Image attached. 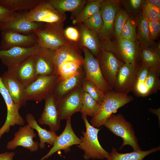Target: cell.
<instances>
[{"mask_svg": "<svg viewBox=\"0 0 160 160\" xmlns=\"http://www.w3.org/2000/svg\"><path fill=\"white\" fill-rule=\"evenodd\" d=\"M133 99L132 96L117 93L112 90L106 92L98 111L90 120V124L97 128L104 125L111 114Z\"/></svg>", "mask_w": 160, "mask_h": 160, "instance_id": "obj_1", "label": "cell"}, {"mask_svg": "<svg viewBox=\"0 0 160 160\" xmlns=\"http://www.w3.org/2000/svg\"><path fill=\"white\" fill-rule=\"evenodd\" d=\"M86 127L85 132L82 131L83 136L80 139L81 142L77 145L80 149L83 150V158L85 160L107 159L110 154L101 145L98 140V134L100 129L94 127L89 122L87 116H82Z\"/></svg>", "mask_w": 160, "mask_h": 160, "instance_id": "obj_2", "label": "cell"}, {"mask_svg": "<svg viewBox=\"0 0 160 160\" xmlns=\"http://www.w3.org/2000/svg\"><path fill=\"white\" fill-rule=\"evenodd\" d=\"M104 125L113 134L122 139L123 142L119 150L127 145L131 146L133 151L141 150L132 124L126 120L122 114H112Z\"/></svg>", "mask_w": 160, "mask_h": 160, "instance_id": "obj_3", "label": "cell"}, {"mask_svg": "<svg viewBox=\"0 0 160 160\" xmlns=\"http://www.w3.org/2000/svg\"><path fill=\"white\" fill-rule=\"evenodd\" d=\"M64 26L63 23H45L42 28L35 30L39 47L56 51L67 43L69 41L64 36Z\"/></svg>", "mask_w": 160, "mask_h": 160, "instance_id": "obj_4", "label": "cell"}, {"mask_svg": "<svg viewBox=\"0 0 160 160\" xmlns=\"http://www.w3.org/2000/svg\"><path fill=\"white\" fill-rule=\"evenodd\" d=\"M119 1L113 0H102L100 9L103 20V26L97 35L101 47L111 42L113 34V23L115 15L120 9Z\"/></svg>", "mask_w": 160, "mask_h": 160, "instance_id": "obj_5", "label": "cell"}, {"mask_svg": "<svg viewBox=\"0 0 160 160\" xmlns=\"http://www.w3.org/2000/svg\"><path fill=\"white\" fill-rule=\"evenodd\" d=\"M59 80L57 74L39 76L33 82L25 88L27 101L40 102L53 93L55 86Z\"/></svg>", "mask_w": 160, "mask_h": 160, "instance_id": "obj_6", "label": "cell"}, {"mask_svg": "<svg viewBox=\"0 0 160 160\" xmlns=\"http://www.w3.org/2000/svg\"><path fill=\"white\" fill-rule=\"evenodd\" d=\"M27 19L31 22L61 23L66 20L65 14L60 13L47 0L42 1L36 7L26 12Z\"/></svg>", "mask_w": 160, "mask_h": 160, "instance_id": "obj_7", "label": "cell"}, {"mask_svg": "<svg viewBox=\"0 0 160 160\" xmlns=\"http://www.w3.org/2000/svg\"><path fill=\"white\" fill-rule=\"evenodd\" d=\"M55 74L59 67L63 65L75 64L84 65L82 51L77 43L69 41L55 51L54 58Z\"/></svg>", "mask_w": 160, "mask_h": 160, "instance_id": "obj_8", "label": "cell"}, {"mask_svg": "<svg viewBox=\"0 0 160 160\" xmlns=\"http://www.w3.org/2000/svg\"><path fill=\"white\" fill-rule=\"evenodd\" d=\"M102 75L112 90L118 71L124 63L113 53L102 50L97 58Z\"/></svg>", "mask_w": 160, "mask_h": 160, "instance_id": "obj_9", "label": "cell"}, {"mask_svg": "<svg viewBox=\"0 0 160 160\" xmlns=\"http://www.w3.org/2000/svg\"><path fill=\"white\" fill-rule=\"evenodd\" d=\"M0 93L5 103L7 108V116L6 121L0 128V140L5 133L9 132L10 127L15 125H24L25 121L20 115L19 110L21 107L15 104L3 84L0 76Z\"/></svg>", "mask_w": 160, "mask_h": 160, "instance_id": "obj_10", "label": "cell"}, {"mask_svg": "<svg viewBox=\"0 0 160 160\" xmlns=\"http://www.w3.org/2000/svg\"><path fill=\"white\" fill-rule=\"evenodd\" d=\"M81 50L84 55V79L93 82L105 93L111 90L102 75L97 59L87 48L83 47Z\"/></svg>", "mask_w": 160, "mask_h": 160, "instance_id": "obj_11", "label": "cell"}, {"mask_svg": "<svg viewBox=\"0 0 160 160\" xmlns=\"http://www.w3.org/2000/svg\"><path fill=\"white\" fill-rule=\"evenodd\" d=\"M82 86L56 100L60 120H66L74 113L80 112L83 94Z\"/></svg>", "mask_w": 160, "mask_h": 160, "instance_id": "obj_12", "label": "cell"}, {"mask_svg": "<svg viewBox=\"0 0 160 160\" xmlns=\"http://www.w3.org/2000/svg\"><path fill=\"white\" fill-rule=\"evenodd\" d=\"M26 11H19L11 18L3 22L0 30L9 29L25 35L34 32L36 29L43 28V23L33 22L28 20L26 17Z\"/></svg>", "mask_w": 160, "mask_h": 160, "instance_id": "obj_13", "label": "cell"}, {"mask_svg": "<svg viewBox=\"0 0 160 160\" xmlns=\"http://www.w3.org/2000/svg\"><path fill=\"white\" fill-rule=\"evenodd\" d=\"M39 47L37 43L29 47L15 46L6 50H0V60L8 68H10L36 55Z\"/></svg>", "mask_w": 160, "mask_h": 160, "instance_id": "obj_14", "label": "cell"}, {"mask_svg": "<svg viewBox=\"0 0 160 160\" xmlns=\"http://www.w3.org/2000/svg\"><path fill=\"white\" fill-rule=\"evenodd\" d=\"M1 31L0 50H6L15 46L29 47L37 43L38 37L34 32L25 35L9 29Z\"/></svg>", "mask_w": 160, "mask_h": 160, "instance_id": "obj_15", "label": "cell"}, {"mask_svg": "<svg viewBox=\"0 0 160 160\" xmlns=\"http://www.w3.org/2000/svg\"><path fill=\"white\" fill-rule=\"evenodd\" d=\"M65 127L62 132L58 136L52 147L49 151L39 160H44L49 157L55 153L63 150L65 153L71 151L70 147L80 143L81 140L76 135L71 126V118L66 120Z\"/></svg>", "mask_w": 160, "mask_h": 160, "instance_id": "obj_16", "label": "cell"}, {"mask_svg": "<svg viewBox=\"0 0 160 160\" xmlns=\"http://www.w3.org/2000/svg\"><path fill=\"white\" fill-rule=\"evenodd\" d=\"M139 65L125 63L122 65L115 79L114 91L125 95L132 91Z\"/></svg>", "mask_w": 160, "mask_h": 160, "instance_id": "obj_17", "label": "cell"}, {"mask_svg": "<svg viewBox=\"0 0 160 160\" xmlns=\"http://www.w3.org/2000/svg\"><path fill=\"white\" fill-rule=\"evenodd\" d=\"M36 136L34 129L27 124L21 126L14 134L13 139L7 144V149L12 150L18 146H22L28 149L31 152L37 151L39 148V143L33 141Z\"/></svg>", "mask_w": 160, "mask_h": 160, "instance_id": "obj_18", "label": "cell"}, {"mask_svg": "<svg viewBox=\"0 0 160 160\" xmlns=\"http://www.w3.org/2000/svg\"><path fill=\"white\" fill-rule=\"evenodd\" d=\"M116 40V46L112 47L110 52L125 63L138 64L140 49L135 41L120 39Z\"/></svg>", "mask_w": 160, "mask_h": 160, "instance_id": "obj_19", "label": "cell"}, {"mask_svg": "<svg viewBox=\"0 0 160 160\" xmlns=\"http://www.w3.org/2000/svg\"><path fill=\"white\" fill-rule=\"evenodd\" d=\"M35 55H32L7 71L15 77L25 88L38 77L35 66Z\"/></svg>", "mask_w": 160, "mask_h": 160, "instance_id": "obj_20", "label": "cell"}, {"mask_svg": "<svg viewBox=\"0 0 160 160\" xmlns=\"http://www.w3.org/2000/svg\"><path fill=\"white\" fill-rule=\"evenodd\" d=\"M45 103L43 111L38 121L40 125L49 126L50 130L55 132L60 127V120L56 101L53 93L44 99Z\"/></svg>", "mask_w": 160, "mask_h": 160, "instance_id": "obj_21", "label": "cell"}, {"mask_svg": "<svg viewBox=\"0 0 160 160\" xmlns=\"http://www.w3.org/2000/svg\"><path fill=\"white\" fill-rule=\"evenodd\" d=\"M85 78L83 66L71 77L64 80H59L53 93L56 100L60 99L82 86Z\"/></svg>", "mask_w": 160, "mask_h": 160, "instance_id": "obj_22", "label": "cell"}, {"mask_svg": "<svg viewBox=\"0 0 160 160\" xmlns=\"http://www.w3.org/2000/svg\"><path fill=\"white\" fill-rule=\"evenodd\" d=\"M2 82L14 102L20 107L25 106L27 100L25 87L14 76L7 71L1 76Z\"/></svg>", "mask_w": 160, "mask_h": 160, "instance_id": "obj_23", "label": "cell"}, {"mask_svg": "<svg viewBox=\"0 0 160 160\" xmlns=\"http://www.w3.org/2000/svg\"><path fill=\"white\" fill-rule=\"evenodd\" d=\"M55 51L39 47L35 55V66L37 75L55 74L54 58Z\"/></svg>", "mask_w": 160, "mask_h": 160, "instance_id": "obj_24", "label": "cell"}, {"mask_svg": "<svg viewBox=\"0 0 160 160\" xmlns=\"http://www.w3.org/2000/svg\"><path fill=\"white\" fill-rule=\"evenodd\" d=\"M79 33L77 43L81 49L85 47L89 50L92 55L97 58L101 52V45L97 34L86 28L82 23L76 25Z\"/></svg>", "mask_w": 160, "mask_h": 160, "instance_id": "obj_25", "label": "cell"}, {"mask_svg": "<svg viewBox=\"0 0 160 160\" xmlns=\"http://www.w3.org/2000/svg\"><path fill=\"white\" fill-rule=\"evenodd\" d=\"M60 14L71 13V18L73 19L82 10L88 0H47Z\"/></svg>", "mask_w": 160, "mask_h": 160, "instance_id": "obj_26", "label": "cell"}, {"mask_svg": "<svg viewBox=\"0 0 160 160\" xmlns=\"http://www.w3.org/2000/svg\"><path fill=\"white\" fill-rule=\"evenodd\" d=\"M26 120L31 128L37 132L40 141L39 147L41 149L44 148L45 143L53 145L58 136L55 132L47 130L41 127L31 113H29L26 115Z\"/></svg>", "mask_w": 160, "mask_h": 160, "instance_id": "obj_27", "label": "cell"}, {"mask_svg": "<svg viewBox=\"0 0 160 160\" xmlns=\"http://www.w3.org/2000/svg\"><path fill=\"white\" fill-rule=\"evenodd\" d=\"M140 65L154 69L160 73V52L159 48L153 47L141 48L140 49Z\"/></svg>", "mask_w": 160, "mask_h": 160, "instance_id": "obj_28", "label": "cell"}, {"mask_svg": "<svg viewBox=\"0 0 160 160\" xmlns=\"http://www.w3.org/2000/svg\"><path fill=\"white\" fill-rule=\"evenodd\" d=\"M160 150V146L146 151L141 150L133 151L127 153H118L114 147L112 148L107 160H143L146 156L150 153L157 152Z\"/></svg>", "mask_w": 160, "mask_h": 160, "instance_id": "obj_29", "label": "cell"}, {"mask_svg": "<svg viewBox=\"0 0 160 160\" xmlns=\"http://www.w3.org/2000/svg\"><path fill=\"white\" fill-rule=\"evenodd\" d=\"M102 0H88L82 10L72 20L76 25L83 23L95 14L100 11Z\"/></svg>", "mask_w": 160, "mask_h": 160, "instance_id": "obj_30", "label": "cell"}, {"mask_svg": "<svg viewBox=\"0 0 160 160\" xmlns=\"http://www.w3.org/2000/svg\"><path fill=\"white\" fill-rule=\"evenodd\" d=\"M149 69L148 68L140 65L138 66L132 90L138 97H145L149 95L145 82Z\"/></svg>", "mask_w": 160, "mask_h": 160, "instance_id": "obj_31", "label": "cell"}, {"mask_svg": "<svg viewBox=\"0 0 160 160\" xmlns=\"http://www.w3.org/2000/svg\"><path fill=\"white\" fill-rule=\"evenodd\" d=\"M42 0H0V4L9 10L17 11L30 10L37 6Z\"/></svg>", "mask_w": 160, "mask_h": 160, "instance_id": "obj_32", "label": "cell"}, {"mask_svg": "<svg viewBox=\"0 0 160 160\" xmlns=\"http://www.w3.org/2000/svg\"><path fill=\"white\" fill-rule=\"evenodd\" d=\"M138 34L137 38L139 41L141 48L152 47L154 41L150 37L148 30L147 20L144 19L142 14L138 17Z\"/></svg>", "mask_w": 160, "mask_h": 160, "instance_id": "obj_33", "label": "cell"}, {"mask_svg": "<svg viewBox=\"0 0 160 160\" xmlns=\"http://www.w3.org/2000/svg\"><path fill=\"white\" fill-rule=\"evenodd\" d=\"M82 106L80 112L82 116L93 117L98 111L100 104L87 93L84 92L82 100Z\"/></svg>", "mask_w": 160, "mask_h": 160, "instance_id": "obj_34", "label": "cell"}, {"mask_svg": "<svg viewBox=\"0 0 160 160\" xmlns=\"http://www.w3.org/2000/svg\"><path fill=\"white\" fill-rule=\"evenodd\" d=\"M129 17L128 13L124 9H120L116 13L113 23V34L116 39H121L123 28Z\"/></svg>", "mask_w": 160, "mask_h": 160, "instance_id": "obj_35", "label": "cell"}, {"mask_svg": "<svg viewBox=\"0 0 160 160\" xmlns=\"http://www.w3.org/2000/svg\"><path fill=\"white\" fill-rule=\"evenodd\" d=\"M82 87L84 92L88 94L100 104L101 103L105 97V93L93 82L84 79Z\"/></svg>", "mask_w": 160, "mask_h": 160, "instance_id": "obj_36", "label": "cell"}, {"mask_svg": "<svg viewBox=\"0 0 160 160\" xmlns=\"http://www.w3.org/2000/svg\"><path fill=\"white\" fill-rule=\"evenodd\" d=\"M159 75L153 68H149L145 82L148 95L156 92L160 89Z\"/></svg>", "mask_w": 160, "mask_h": 160, "instance_id": "obj_37", "label": "cell"}, {"mask_svg": "<svg viewBox=\"0 0 160 160\" xmlns=\"http://www.w3.org/2000/svg\"><path fill=\"white\" fill-rule=\"evenodd\" d=\"M142 15L147 20L160 21V8L152 5L146 0L142 7Z\"/></svg>", "mask_w": 160, "mask_h": 160, "instance_id": "obj_38", "label": "cell"}, {"mask_svg": "<svg viewBox=\"0 0 160 160\" xmlns=\"http://www.w3.org/2000/svg\"><path fill=\"white\" fill-rule=\"evenodd\" d=\"M82 23L88 29L97 35L103 26L100 11L92 15Z\"/></svg>", "mask_w": 160, "mask_h": 160, "instance_id": "obj_39", "label": "cell"}, {"mask_svg": "<svg viewBox=\"0 0 160 160\" xmlns=\"http://www.w3.org/2000/svg\"><path fill=\"white\" fill-rule=\"evenodd\" d=\"M136 27V23L129 17L123 28L120 39L135 41L137 38Z\"/></svg>", "mask_w": 160, "mask_h": 160, "instance_id": "obj_40", "label": "cell"}, {"mask_svg": "<svg viewBox=\"0 0 160 160\" xmlns=\"http://www.w3.org/2000/svg\"><path fill=\"white\" fill-rule=\"evenodd\" d=\"M145 1L144 0H129L123 1V2L128 13H135L140 10Z\"/></svg>", "mask_w": 160, "mask_h": 160, "instance_id": "obj_41", "label": "cell"}, {"mask_svg": "<svg viewBox=\"0 0 160 160\" xmlns=\"http://www.w3.org/2000/svg\"><path fill=\"white\" fill-rule=\"evenodd\" d=\"M147 24L151 39L154 41L159 37L160 33V22L147 20Z\"/></svg>", "mask_w": 160, "mask_h": 160, "instance_id": "obj_42", "label": "cell"}, {"mask_svg": "<svg viewBox=\"0 0 160 160\" xmlns=\"http://www.w3.org/2000/svg\"><path fill=\"white\" fill-rule=\"evenodd\" d=\"M64 35L68 40L77 43L79 38V33L76 27H67L64 30Z\"/></svg>", "mask_w": 160, "mask_h": 160, "instance_id": "obj_43", "label": "cell"}, {"mask_svg": "<svg viewBox=\"0 0 160 160\" xmlns=\"http://www.w3.org/2000/svg\"><path fill=\"white\" fill-rule=\"evenodd\" d=\"M17 12L11 11L0 4V26L3 22L12 17Z\"/></svg>", "mask_w": 160, "mask_h": 160, "instance_id": "obj_44", "label": "cell"}, {"mask_svg": "<svg viewBox=\"0 0 160 160\" xmlns=\"http://www.w3.org/2000/svg\"><path fill=\"white\" fill-rule=\"evenodd\" d=\"M15 154L14 152L8 151L0 153V160H13Z\"/></svg>", "mask_w": 160, "mask_h": 160, "instance_id": "obj_45", "label": "cell"}, {"mask_svg": "<svg viewBox=\"0 0 160 160\" xmlns=\"http://www.w3.org/2000/svg\"><path fill=\"white\" fill-rule=\"evenodd\" d=\"M148 111L151 112V113L156 115L159 118V120H160V108L157 109H154L152 108H150L148 109Z\"/></svg>", "mask_w": 160, "mask_h": 160, "instance_id": "obj_46", "label": "cell"}, {"mask_svg": "<svg viewBox=\"0 0 160 160\" xmlns=\"http://www.w3.org/2000/svg\"><path fill=\"white\" fill-rule=\"evenodd\" d=\"M146 1L152 5L160 8V0H147Z\"/></svg>", "mask_w": 160, "mask_h": 160, "instance_id": "obj_47", "label": "cell"}]
</instances>
